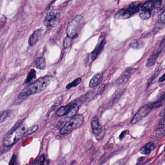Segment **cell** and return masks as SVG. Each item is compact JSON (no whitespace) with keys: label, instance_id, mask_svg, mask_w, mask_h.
I'll list each match as a JSON object with an SVG mask.
<instances>
[{"label":"cell","instance_id":"1","mask_svg":"<svg viewBox=\"0 0 165 165\" xmlns=\"http://www.w3.org/2000/svg\"><path fill=\"white\" fill-rule=\"evenodd\" d=\"M52 79V77L51 76L40 77L19 93L18 98L19 99H24L31 95L43 92L49 86Z\"/></svg>","mask_w":165,"mask_h":165},{"label":"cell","instance_id":"2","mask_svg":"<svg viewBox=\"0 0 165 165\" xmlns=\"http://www.w3.org/2000/svg\"><path fill=\"white\" fill-rule=\"evenodd\" d=\"M84 17L81 15H77L67 25L66 32L67 36L74 38L78 36L81 29L85 25Z\"/></svg>","mask_w":165,"mask_h":165},{"label":"cell","instance_id":"3","mask_svg":"<svg viewBox=\"0 0 165 165\" xmlns=\"http://www.w3.org/2000/svg\"><path fill=\"white\" fill-rule=\"evenodd\" d=\"M26 130V126H22L13 131L8 132L4 138V146L7 147L12 146L24 136Z\"/></svg>","mask_w":165,"mask_h":165},{"label":"cell","instance_id":"4","mask_svg":"<svg viewBox=\"0 0 165 165\" xmlns=\"http://www.w3.org/2000/svg\"><path fill=\"white\" fill-rule=\"evenodd\" d=\"M141 4L137 1L131 4L127 8L120 9L114 15V18L118 19H125L129 18L132 15L135 14L140 10Z\"/></svg>","mask_w":165,"mask_h":165},{"label":"cell","instance_id":"5","mask_svg":"<svg viewBox=\"0 0 165 165\" xmlns=\"http://www.w3.org/2000/svg\"><path fill=\"white\" fill-rule=\"evenodd\" d=\"M84 121V117L81 114H77L73 116L61 128L60 131V134H68L71 133V132L82 125Z\"/></svg>","mask_w":165,"mask_h":165},{"label":"cell","instance_id":"6","mask_svg":"<svg viewBox=\"0 0 165 165\" xmlns=\"http://www.w3.org/2000/svg\"><path fill=\"white\" fill-rule=\"evenodd\" d=\"M154 108H155L154 103H149L143 106L138 110V111L133 117L131 123V124H135L144 119Z\"/></svg>","mask_w":165,"mask_h":165},{"label":"cell","instance_id":"7","mask_svg":"<svg viewBox=\"0 0 165 165\" xmlns=\"http://www.w3.org/2000/svg\"><path fill=\"white\" fill-rule=\"evenodd\" d=\"M61 18V14L58 12H52L48 13L44 19V24L49 28H55L59 24Z\"/></svg>","mask_w":165,"mask_h":165},{"label":"cell","instance_id":"8","mask_svg":"<svg viewBox=\"0 0 165 165\" xmlns=\"http://www.w3.org/2000/svg\"><path fill=\"white\" fill-rule=\"evenodd\" d=\"M91 127L96 138L98 140L102 139L105 135V129L101 126L97 116H94L92 118Z\"/></svg>","mask_w":165,"mask_h":165},{"label":"cell","instance_id":"9","mask_svg":"<svg viewBox=\"0 0 165 165\" xmlns=\"http://www.w3.org/2000/svg\"><path fill=\"white\" fill-rule=\"evenodd\" d=\"M105 44H106V40L105 39H102L98 43V45L96 46V48L91 54V59L92 61H94L99 56L104 48Z\"/></svg>","mask_w":165,"mask_h":165},{"label":"cell","instance_id":"10","mask_svg":"<svg viewBox=\"0 0 165 165\" xmlns=\"http://www.w3.org/2000/svg\"><path fill=\"white\" fill-rule=\"evenodd\" d=\"M161 48V46H159L158 49H156V50L151 55L150 58H149L148 61H147V63H146V66L147 67H151L155 65L161 52H162Z\"/></svg>","mask_w":165,"mask_h":165},{"label":"cell","instance_id":"11","mask_svg":"<svg viewBox=\"0 0 165 165\" xmlns=\"http://www.w3.org/2000/svg\"><path fill=\"white\" fill-rule=\"evenodd\" d=\"M134 71L135 69L133 68H129L125 70L119 78V81L120 82V84L127 82Z\"/></svg>","mask_w":165,"mask_h":165},{"label":"cell","instance_id":"12","mask_svg":"<svg viewBox=\"0 0 165 165\" xmlns=\"http://www.w3.org/2000/svg\"><path fill=\"white\" fill-rule=\"evenodd\" d=\"M102 79H103V74H96L91 80L89 83V87L91 88L96 87L100 83Z\"/></svg>","mask_w":165,"mask_h":165},{"label":"cell","instance_id":"13","mask_svg":"<svg viewBox=\"0 0 165 165\" xmlns=\"http://www.w3.org/2000/svg\"><path fill=\"white\" fill-rule=\"evenodd\" d=\"M79 106L76 103L69 104V107L66 115V117L67 118H72L77 114L79 111Z\"/></svg>","mask_w":165,"mask_h":165},{"label":"cell","instance_id":"14","mask_svg":"<svg viewBox=\"0 0 165 165\" xmlns=\"http://www.w3.org/2000/svg\"><path fill=\"white\" fill-rule=\"evenodd\" d=\"M42 31L41 29H38L35 30L32 35L30 36L29 39V44L31 46L35 45L38 40L39 38L41 35Z\"/></svg>","mask_w":165,"mask_h":165},{"label":"cell","instance_id":"15","mask_svg":"<svg viewBox=\"0 0 165 165\" xmlns=\"http://www.w3.org/2000/svg\"><path fill=\"white\" fill-rule=\"evenodd\" d=\"M155 148V144L153 142H148L141 148L140 152L143 155H149L151 153L152 150H154Z\"/></svg>","mask_w":165,"mask_h":165},{"label":"cell","instance_id":"16","mask_svg":"<svg viewBox=\"0 0 165 165\" xmlns=\"http://www.w3.org/2000/svg\"><path fill=\"white\" fill-rule=\"evenodd\" d=\"M36 66L38 69L44 70L46 67V62L45 58L42 57H39L36 60Z\"/></svg>","mask_w":165,"mask_h":165},{"label":"cell","instance_id":"17","mask_svg":"<svg viewBox=\"0 0 165 165\" xmlns=\"http://www.w3.org/2000/svg\"><path fill=\"white\" fill-rule=\"evenodd\" d=\"M155 5V1H154V0H151L144 3L141 7V8L146 9L152 12Z\"/></svg>","mask_w":165,"mask_h":165},{"label":"cell","instance_id":"18","mask_svg":"<svg viewBox=\"0 0 165 165\" xmlns=\"http://www.w3.org/2000/svg\"><path fill=\"white\" fill-rule=\"evenodd\" d=\"M69 107V104L67 105L66 106H62L58 108L57 111H56V114L59 117L65 116L67 113Z\"/></svg>","mask_w":165,"mask_h":165},{"label":"cell","instance_id":"19","mask_svg":"<svg viewBox=\"0 0 165 165\" xmlns=\"http://www.w3.org/2000/svg\"><path fill=\"white\" fill-rule=\"evenodd\" d=\"M139 17L143 20L149 19L151 17V11L141 8L139 10Z\"/></svg>","mask_w":165,"mask_h":165},{"label":"cell","instance_id":"20","mask_svg":"<svg viewBox=\"0 0 165 165\" xmlns=\"http://www.w3.org/2000/svg\"><path fill=\"white\" fill-rule=\"evenodd\" d=\"M36 75V71L35 69L31 70L30 72H29L28 74L27 75L25 80V83H26V84L30 83V82H31V81L34 80V79H35Z\"/></svg>","mask_w":165,"mask_h":165},{"label":"cell","instance_id":"21","mask_svg":"<svg viewBox=\"0 0 165 165\" xmlns=\"http://www.w3.org/2000/svg\"><path fill=\"white\" fill-rule=\"evenodd\" d=\"M12 113L11 110H8L3 111L1 114V117H0V122L2 123L5 121L8 118L11 116Z\"/></svg>","mask_w":165,"mask_h":165},{"label":"cell","instance_id":"22","mask_svg":"<svg viewBox=\"0 0 165 165\" xmlns=\"http://www.w3.org/2000/svg\"><path fill=\"white\" fill-rule=\"evenodd\" d=\"M81 81H82V80H81L80 77L77 78L74 81H73L72 82H71V83H69V84H67V86H66V88L67 90H69V89H71L73 87H76L77 86L80 84V83L81 82Z\"/></svg>","mask_w":165,"mask_h":165},{"label":"cell","instance_id":"23","mask_svg":"<svg viewBox=\"0 0 165 165\" xmlns=\"http://www.w3.org/2000/svg\"><path fill=\"white\" fill-rule=\"evenodd\" d=\"M73 38H70L69 36H67L63 40V46L65 49H68L71 46L72 43Z\"/></svg>","mask_w":165,"mask_h":165},{"label":"cell","instance_id":"24","mask_svg":"<svg viewBox=\"0 0 165 165\" xmlns=\"http://www.w3.org/2000/svg\"><path fill=\"white\" fill-rule=\"evenodd\" d=\"M38 128V125H35L32 126V127H31L29 128L28 129H27L25 133L24 137H26L27 136L32 134V133H34V132L37 131Z\"/></svg>","mask_w":165,"mask_h":165},{"label":"cell","instance_id":"25","mask_svg":"<svg viewBox=\"0 0 165 165\" xmlns=\"http://www.w3.org/2000/svg\"><path fill=\"white\" fill-rule=\"evenodd\" d=\"M45 156L44 155H42L41 156L39 157L34 163H32V164H38V165H43L45 164Z\"/></svg>","mask_w":165,"mask_h":165},{"label":"cell","instance_id":"26","mask_svg":"<svg viewBox=\"0 0 165 165\" xmlns=\"http://www.w3.org/2000/svg\"><path fill=\"white\" fill-rule=\"evenodd\" d=\"M158 21L159 23L165 24V10L159 15Z\"/></svg>","mask_w":165,"mask_h":165},{"label":"cell","instance_id":"27","mask_svg":"<svg viewBox=\"0 0 165 165\" xmlns=\"http://www.w3.org/2000/svg\"><path fill=\"white\" fill-rule=\"evenodd\" d=\"M165 127V117L160 120L158 124V125H157V127H158V129H161V128Z\"/></svg>","mask_w":165,"mask_h":165},{"label":"cell","instance_id":"28","mask_svg":"<svg viewBox=\"0 0 165 165\" xmlns=\"http://www.w3.org/2000/svg\"><path fill=\"white\" fill-rule=\"evenodd\" d=\"M105 90V85L103 84L99 87V88H98V90L97 91V94L101 95L104 92Z\"/></svg>","mask_w":165,"mask_h":165},{"label":"cell","instance_id":"29","mask_svg":"<svg viewBox=\"0 0 165 165\" xmlns=\"http://www.w3.org/2000/svg\"><path fill=\"white\" fill-rule=\"evenodd\" d=\"M17 155H13L12 156V158L11 159L10 161L9 162V165H15V162L17 161Z\"/></svg>","mask_w":165,"mask_h":165},{"label":"cell","instance_id":"30","mask_svg":"<svg viewBox=\"0 0 165 165\" xmlns=\"http://www.w3.org/2000/svg\"><path fill=\"white\" fill-rule=\"evenodd\" d=\"M156 76V73L155 74H154L153 76H152V77L150 78V79H149L148 81V87L149 86V85H150V84H151V83L152 82V80H154V79H155V77Z\"/></svg>","mask_w":165,"mask_h":165},{"label":"cell","instance_id":"31","mask_svg":"<svg viewBox=\"0 0 165 165\" xmlns=\"http://www.w3.org/2000/svg\"><path fill=\"white\" fill-rule=\"evenodd\" d=\"M127 131L125 130L122 132L121 134H120V137H119L120 139H121V140L124 138V137H125V136L127 134Z\"/></svg>","mask_w":165,"mask_h":165},{"label":"cell","instance_id":"32","mask_svg":"<svg viewBox=\"0 0 165 165\" xmlns=\"http://www.w3.org/2000/svg\"><path fill=\"white\" fill-rule=\"evenodd\" d=\"M164 81H165V73L161 77H159L158 80L159 82H162Z\"/></svg>","mask_w":165,"mask_h":165},{"label":"cell","instance_id":"33","mask_svg":"<svg viewBox=\"0 0 165 165\" xmlns=\"http://www.w3.org/2000/svg\"><path fill=\"white\" fill-rule=\"evenodd\" d=\"M159 116H165V107L163 108L161 111H160V113H159Z\"/></svg>","mask_w":165,"mask_h":165},{"label":"cell","instance_id":"34","mask_svg":"<svg viewBox=\"0 0 165 165\" xmlns=\"http://www.w3.org/2000/svg\"><path fill=\"white\" fill-rule=\"evenodd\" d=\"M75 162H76V161H74H74H73L72 163H71V164H76V162L75 163Z\"/></svg>","mask_w":165,"mask_h":165},{"label":"cell","instance_id":"35","mask_svg":"<svg viewBox=\"0 0 165 165\" xmlns=\"http://www.w3.org/2000/svg\"></svg>","mask_w":165,"mask_h":165}]
</instances>
